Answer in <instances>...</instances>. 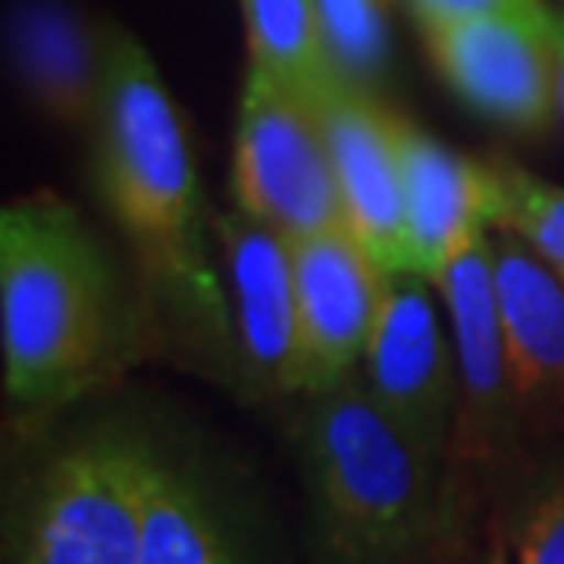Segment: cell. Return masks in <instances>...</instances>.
I'll use <instances>...</instances> for the list:
<instances>
[{"mask_svg":"<svg viewBox=\"0 0 564 564\" xmlns=\"http://www.w3.org/2000/svg\"><path fill=\"white\" fill-rule=\"evenodd\" d=\"M315 110L330 147L348 235L389 275H411L408 206L392 140V110L378 104V96L356 93L341 82L326 88Z\"/></svg>","mask_w":564,"mask_h":564,"instance_id":"11","label":"cell"},{"mask_svg":"<svg viewBox=\"0 0 564 564\" xmlns=\"http://www.w3.org/2000/svg\"><path fill=\"white\" fill-rule=\"evenodd\" d=\"M488 165L495 176V228L524 239L564 286V187L510 158H488Z\"/></svg>","mask_w":564,"mask_h":564,"instance_id":"18","label":"cell"},{"mask_svg":"<svg viewBox=\"0 0 564 564\" xmlns=\"http://www.w3.org/2000/svg\"><path fill=\"white\" fill-rule=\"evenodd\" d=\"M154 455L118 429L59 451L33 488L22 564H140Z\"/></svg>","mask_w":564,"mask_h":564,"instance_id":"4","label":"cell"},{"mask_svg":"<svg viewBox=\"0 0 564 564\" xmlns=\"http://www.w3.org/2000/svg\"><path fill=\"white\" fill-rule=\"evenodd\" d=\"M462 564H513V557H510V550H506L502 543H491L488 550H484L480 557H473V561H462Z\"/></svg>","mask_w":564,"mask_h":564,"instance_id":"22","label":"cell"},{"mask_svg":"<svg viewBox=\"0 0 564 564\" xmlns=\"http://www.w3.org/2000/svg\"><path fill=\"white\" fill-rule=\"evenodd\" d=\"M414 22L436 26V22H455L473 15H495V11H543L550 0H403Z\"/></svg>","mask_w":564,"mask_h":564,"instance_id":"20","label":"cell"},{"mask_svg":"<svg viewBox=\"0 0 564 564\" xmlns=\"http://www.w3.org/2000/svg\"><path fill=\"white\" fill-rule=\"evenodd\" d=\"M290 246L297 279L301 397H312L359 375L392 275L348 235V228Z\"/></svg>","mask_w":564,"mask_h":564,"instance_id":"9","label":"cell"},{"mask_svg":"<svg viewBox=\"0 0 564 564\" xmlns=\"http://www.w3.org/2000/svg\"><path fill=\"white\" fill-rule=\"evenodd\" d=\"M217 228L228 275V323L246 381L264 397H301L293 246L235 206Z\"/></svg>","mask_w":564,"mask_h":564,"instance_id":"10","label":"cell"},{"mask_svg":"<svg viewBox=\"0 0 564 564\" xmlns=\"http://www.w3.org/2000/svg\"><path fill=\"white\" fill-rule=\"evenodd\" d=\"M513 564H564V473L546 480L517 521Z\"/></svg>","mask_w":564,"mask_h":564,"instance_id":"19","label":"cell"},{"mask_svg":"<svg viewBox=\"0 0 564 564\" xmlns=\"http://www.w3.org/2000/svg\"><path fill=\"white\" fill-rule=\"evenodd\" d=\"M15 63L37 107L63 126H96L110 30H96L59 0H22L11 22Z\"/></svg>","mask_w":564,"mask_h":564,"instance_id":"14","label":"cell"},{"mask_svg":"<svg viewBox=\"0 0 564 564\" xmlns=\"http://www.w3.org/2000/svg\"><path fill=\"white\" fill-rule=\"evenodd\" d=\"M408 206L411 275L436 286L458 253L495 228V176L488 162H473L440 143L433 132L392 110Z\"/></svg>","mask_w":564,"mask_h":564,"instance_id":"12","label":"cell"},{"mask_svg":"<svg viewBox=\"0 0 564 564\" xmlns=\"http://www.w3.org/2000/svg\"><path fill=\"white\" fill-rule=\"evenodd\" d=\"M118 286L93 228L52 191L0 213L4 389L52 408L93 389L118 352Z\"/></svg>","mask_w":564,"mask_h":564,"instance_id":"2","label":"cell"},{"mask_svg":"<svg viewBox=\"0 0 564 564\" xmlns=\"http://www.w3.org/2000/svg\"><path fill=\"white\" fill-rule=\"evenodd\" d=\"M312 11L330 74L345 88L378 96L389 74L386 0H312Z\"/></svg>","mask_w":564,"mask_h":564,"instance_id":"17","label":"cell"},{"mask_svg":"<svg viewBox=\"0 0 564 564\" xmlns=\"http://www.w3.org/2000/svg\"><path fill=\"white\" fill-rule=\"evenodd\" d=\"M235 4L242 15L250 66L319 104L326 88L337 85V77L326 63L312 0H235Z\"/></svg>","mask_w":564,"mask_h":564,"instance_id":"16","label":"cell"},{"mask_svg":"<svg viewBox=\"0 0 564 564\" xmlns=\"http://www.w3.org/2000/svg\"><path fill=\"white\" fill-rule=\"evenodd\" d=\"M304 400L312 564H447L455 557L462 532L455 466L414 444L359 375Z\"/></svg>","mask_w":564,"mask_h":564,"instance_id":"1","label":"cell"},{"mask_svg":"<svg viewBox=\"0 0 564 564\" xmlns=\"http://www.w3.org/2000/svg\"><path fill=\"white\" fill-rule=\"evenodd\" d=\"M444 297L422 275H392L375 337L359 364L367 392L422 451L451 462L458 359Z\"/></svg>","mask_w":564,"mask_h":564,"instance_id":"6","label":"cell"},{"mask_svg":"<svg viewBox=\"0 0 564 564\" xmlns=\"http://www.w3.org/2000/svg\"><path fill=\"white\" fill-rule=\"evenodd\" d=\"M140 564H246L202 484L187 469L173 466L162 451L154 455L147 488Z\"/></svg>","mask_w":564,"mask_h":564,"instance_id":"15","label":"cell"},{"mask_svg":"<svg viewBox=\"0 0 564 564\" xmlns=\"http://www.w3.org/2000/svg\"><path fill=\"white\" fill-rule=\"evenodd\" d=\"M554 52H557V99L564 118V11L554 8Z\"/></svg>","mask_w":564,"mask_h":564,"instance_id":"21","label":"cell"},{"mask_svg":"<svg viewBox=\"0 0 564 564\" xmlns=\"http://www.w3.org/2000/svg\"><path fill=\"white\" fill-rule=\"evenodd\" d=\"M93 132L99 191L143 272L191 312L224 319L184 118L151 52L129 30H110L104 99Z\"/></svg>","mask_w":564,"mask_h":564,"instance_id":"3","label":"cell"},{"mask_svg":"<svg viewBox=\"0 0 564 564\" xmlns=\"http://www.w3.org/2000/svg\"><path fill=\"white\" fill-rule=\"evenodd\" d=\"M231 198L290 242L345 228L319 110L257 66L246 70L235 118Z\"/></svg>","mask_w":564,"mask_h":564,"instance_id":"5","label":"cell"},{"mask_svg":"<svg viewBox=\"0 0 564 564\" xmlns=\"http://www.w3.org/2000/svg\"><path fill=\"white\" fill-rule=\"evenodd\" d=\"M444 297L451 341L458 359V419L451 440V466L491 469L513 455L521 408L513 397L510 364L495 301V268H491V231L458 253L436 282Z\"/></svg>","mask_w":564,"mask_h":564,"instance_id":"8","label":"cell"},{"mask_svg":"<svg viewBox=\"0 0 564 564\" xmlns=\"http://www.w3.org/2000/svg\"><path fill=\"white\" fill-rule=\"evenodd\" d=\"M495 301L521 422L564 425V286L513 231L491 228Z\"/></svg>","mask_w":564,"mask_h":564,"instance_id":"13","label":"cell"},{"mask_svg":"<svg viewBox=\"0 0 564 564\" xmlns=\"http://www.w3.org/2000/svg\"><path fill=\"white\" fill-rule=\"evenodd\" d=\"M436 74L462 104L517 132H543L561 115L554 8L495 11L422 30Z\"/></svg>","mask_w":564,"mask_h":564,"instance_id":"7","label":"cell"}]
</instances>
